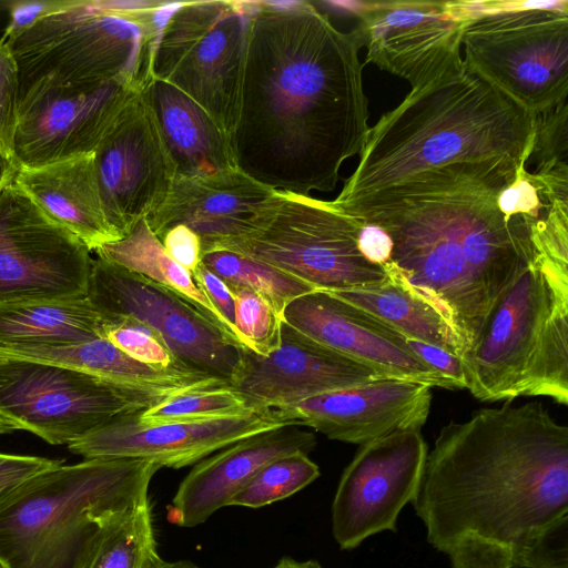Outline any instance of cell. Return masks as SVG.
<instances>
[{"mask_svg":"<svg viewBox=\"0 0 568 568\" xmlns=\"http://www.w3.org/2000/svg\"><path fill=\"white\" fill-rule=\"evenodd\" d=\"M20 79L6 40L0 38V154L13 159L19 120Z\"/></svg>","mask_w":568,"mask_h":568,"instance_id":"8d00e7d4","label":"cell"},{"mask_svg":"<svg viewBox=\"0 0 568 568\" xmlns=\"http://www.w3.org/2000/svg\"><path fill=\"white\" fill-rule=\"evenodd\" d=\"M359 50L312 1L273 11L262 0L231 135L237 169L275 191L335 190L371 128Z\"/></svg>","mask_w":568,"mask_h":568,"instance_id":"6da1fadb","label":"cell"},{"mask_svg":"<svg viewBox=\"0 0 568 568\" xmlns=\"http://www.w3.org/2000/svg\"><path fill=\"white\" fill-rule=\"evenodd\" d=\"M407 342L427 365L444 377L449 389L466 388L465 373L459 356L419 341L407 339Z\"/></svg>","mask_w":568,"mask_h":568,"instance_id":"b9f144b4","label":"cell"},{"mask_svg":"<svg viewBox=\"0 0 568 568\" xmlns=\"http://www.w3.org/2000/svg\"><path fill=\"white\" fill-rule=\"evenodd\" d=\"M481 402L546 396L568 404V267L539 253L500 295L460 356Z\"/></svg>","mask_w":568,"mask_h":568,"instance_id":"8992f818","label":"cell"},{"mask_svg":"<svg viewBox=\"0 0 568 568\" xmlns=\"http://www.w3.org/2000/svg\"><path fill=\"white\" fill-rule=\"evenodd\" d=\"M465 21L454 1H367L349 33L366 49V63L414 89L464 63Z\"/></svg>","mask_w":568,"mask_h":568,"instance_id":"2e32d148","label":"cell"},{"mask_svg":"<svg viewBox=\"0 0 568 568\" xmlns=\"http://www.w3.org/2000/svg\"><path fill=\"white\" fill-rule=\"evenodd\" d=\"M165 252L191 274L202 262L199 236L184 225H174L158 235Z\"/></svg>","mask_w":568,"mask_h":568,"instance_id":"ab89813d","label":"cell"},{"mask_svg":"<svg viewBox=\"0 0 568 568\" xmlns=\"http://www.w3.org/2000/svg\"><path fill=\"white\" fill-rule=\"evenodd\" d=\"M307 455L295 452L272 460L233 498L230 506L264 507L308 486L321 473Z\"/></svg>","mask_w":568,"mask_h":568,"instance_id":"d6a6232c","label":"cell"},{"mask_svg":"<svg viewBox=\"0 0 568 568\" xmlns=\"http://www.w3.org/2000/svg\"><path fill=\"white\" fill-rule=\"evenodd\" d=\"M158 568H200L189 560H179L173 562L164 561Z\"/></svg>","mask_w":568,"mask_h":568,"instance_id":"681fc988","label":"cell"},{"mask_svg":"<svg viewBox=\"0 0 568 568\" xmlns=\"http://www.w3.org/2000/svg\"><path fill=\"white\" fill-rule=\"evenodd\" d=\"M283 321L311 339L375 369L386 378L449 388L407 338L367 311L315 290L291 301Z\"/></svg>","mask_w":568,"mask_h":568,"instance_id":"ffe728a7","label":"cell"},{"mask_svg":"<svg viewBox=\"0 0 568 568\" xmlns=\"http://www.w3.org/2000/svg\"><path fill=\"white\" fill-rule=\"evenodd\" d=\"M156 7L122 12L112 0H60L53 10L3 38L20 84L119 82L141 90L151 78L152 52L162 31L154 22Z\"/></svg>","mask_w":568,"mask_h":568,"instance_id":"52a82bcc","label":"cell"},{"mask_svg":"<svg viewBox=\"0 0 568 568\" xmlns=\"http://www.w3.org/2000/svg\"><path fill=\"white\" fill-rule=\"evenodd\" d=\"M160 467L150 460L61 464L0 505V568H88L106 528L148 501Z\"/></svg>","mask_w":568,"mask_h":568,"instance_id":"5b68a950","label":"cell"},{"mask_svg":"<svg viewBox=\"0 0 568 568\" xmlns=\"http://www.w3.org/2000/svg\"><path fill=\"white\" fill-rule=\"evenodd\" d=\"M60 0H14L3 2L10 21L2 38L7 39L24 29L38 18L53 10Z\"/></svg>","mask_w":568,"mask_h":568,"instance_id":"7bdbcfd3","label":"cell"},{"mask_svg":"<svg viewBox=\"0 0 568 568\" xmlns=\"http://www.w3.org/2000/svg\"><path fill=\"white\" fill-rule=\"evenodd\" d=\"M0 356L71 367L154 395L161 394L169 384L166 372L132 358L104 337L75 343L1 346Z\"/></svg>","mask_w":568,"mask_h":568,"instance_id":"4316f807","label":"cell"},{"mask_svg":"<svg viewBox=\"0 0 568 568\" xmlns=\"http://www.w3.org/2000/svg\"><path fill=\"white\" fill-rule=\"evenodd\" d=\"M192 276L200 290L209 297L229 324L233 335L242 346L235 327V302L229 285L220 276L206 268L202 262L192 273Z\"/></svg>","mask_w":568,"mask_h":568,"instance_id":"60d3db41","label":"cell"},{"mask_svg":"<svg viewBox=\"0 0 568 568\" xmlns=\"http://www.w3.org/2000/svg\"><path fill=\"white\" fill-rule=\"evenodd\" d=\"M316 445L312 432L285 424L241 439L200 460L181 481L168 508V520L195 527L233 498L272 460L295 452L311 453Z\"/></svg>","mask_w":568,"mask_h":568,"instance_id":"7402d4cb","label":"cell"},{"mask_svg":"<svg viewBox=\"0 0 568 568\" xmlns=\"http://www.w3.org/2000/svg\"><path fill=\"white\" fill-rule=\"evenodd\" d=\"M250 412L252 409L230 383L209 378L139 412L138 418L144 425H155L220 419Z\"/></svg>","mask_w":568,"mask_h":568,"instance_id":"4dcf8cb0","label":"cell"},{"mask_svg":"<svg viewBox=\"0 0 568 568\" xmlns=\"http://www.w3.org/2000/svg\"><path fill=\"white\" fill-rule=\"evenodd\" d=\"M90 253L13 180L0 192V302L88 296Z\"/></svg>","mask_w":568,"mask_h":568,"instance_id":"7c38bea8","label":"cell"},{"mask_svg":"<svg viewBox=\"0 0 568 568\" xmlns=\"http://www.w3.org/2000/svg\"><path fill=\"white\" fill-rule=\"evenodd\" d=\"M138 413L118 416L95 427L69 443L68 449L84 459H143L160 468L178 469L199 463L241 439L285 425L272 409L220 419L155 425L142 424Z\"/></svg>","mask_w":568,"mask_h":568,"instance_id":"ac0fdd59","label":"cell"},{"mask_svg":"<svg viewBox=\"0 0 568 568\" xmlns=\"http://www.w3.org/2000/svg\"><path fill=\"white\" fill-rule=\"evenodd\" d=\"M535 115L465 63L410 90L369 128L339 206L430 169L497 159L528 163Z\"/></svg>","mask_w":568,"mask_h":568,"instance_id":"277c9868","label":"cell"},{"mask_svg":"<svg viewBox=\"0 0 568 568\" xmlns=\"http://www.w3.org/2000/svg\"><path fill=\"white\" fill-rule=\"evenodd\" d=\"M273 568H322L317 560H296L291 557L282 558Z\"/></svg>","mask_w":568,"mask_h":568,"instance_id":"bcb514c9","label":"cell"},{"mask_svg":"<svg viewBox=\"0 0 568 568\" xmlns=\"http://www.w3.org/2000/svg\"><path fill=\"white\" fill-rule=\"evenodd\" d=\"M357 244L363 256L374 264L383 266L390 258L393 250L392 239L388 233L378 225L363 223Z\"/></svg>","mask_w":568,"mask_h":568,"instance_id":"ee69618b","label":"cell"},{"mask_svg":"<svg viewBox=\"0 0 568 568\" xmlns=\"http://www.w3.org/2000/svg\"><path fill=\"white\" fill-rule=\"evenodd\" d=\"M427 455L417 429L361 445L341 476L332 504V532L342 550L397 530L399 513L417 493Z\"/></svg>","mask_w":568,"mask_h":568,"instance_id":"5bb4252c","label":"cell"},{"mask_svg":"<svg viewBox=\"0 0 568 568\" xmlns=\"http://www.w3.org/2000/svg\"><path fill=\"white\" fill-rule=\"evenodd\" d=\"M140 93L156 120L175 178L237 169L231 136L190 97L153 75Z\"/></svg>","mask_w":568,"mask_h":568,"instance_id":"d4e9b609","label":"cell"},{"mask_svg":"<svg viewBox=\"0 0 568 568\" xmlns=\"http://www.w3.org/2000/svg\"><path fill=\"white\" fill-rule=\"evenodd\" d=\"M93 154L105 216L122 239L163 203L175 178L156 120L140 92L128 101Z\"/></svg>","mask_w":568,"mask_h":568,"instance_id":"e0dca14e","label":"cell"},{"mask_svg":"<svg viewBox=\"0 0 568 568\" xmlns=\"http://www.w3.org/2000/svg\"><path fill=\"white\" fill-rule=\"evenodd\" d=\"M250 18L234 1H184L152 52L151 75L190 97L230 136L239 119Z\"/></svg>","mask_w":568,"mask_h":568,"instance_id":"30bf717a","label":"cell"},{"mask_svg":"<svg viewBox=\"0 0 568 568\" xmlns=\"http://www.w3.org/2000/svg\"><path fill=\"white\" fill-rule=\"evenodd\" d=\"M14 430H19L18 426L0 413V435L12 433Z\"/></svg>","mask_w":568,"mask_h":568,"instance_id":"c3c4849f","label":"cell"},{"mask_svg":"<svg viewBox=\"0 0 568 568\" xmlns=\"http://www.w3.org/2000/svg\"><path fill=\"white\" fill-rule=\"evenodd\" d=\"M430 388L422 383L383 378L272 410L282 423L363 445L395 432L420 430L430 409Z\"/></svg>","mask_w":568,"mask_h":568,"instance_id":"44dd1931","label":"cell"},{"mask_svg":"<svg viewBox=\"0 0 568 568\" xmlns=\"http://www.w3.org/2000/svg\"><path fill=\"white\" fill-rule=\"evenodd\" d=\"M567 101L535 115L532 150L529 156L537 164L534 173L548 174L567 168Z\"/></svg>","mask_w":568,"mask_h":568,"instance_id":"d590c367","label":"cell"},{"mask_svg":"<svg viewBox=\"0 0 568 568\" xmlns=\"http://www.w3.org/2000/svg\"><path fill=\"white\" fill-rule=\"evenodd\" d=\"M525 164L452 163L334 205L388 233L387 276L440 314L462 355L476 343L500 295L540 253L536 234L546 213L508 215L498 205L499 192Z\"/></svg>","mask_w":568,"mask_h":568,"instance_id":"7a4b0ae2","label":"cell"},{"mask_svg":"<svg viewBox=\"0 0 568 568\" xmlns=\"http://www.w3.org/2000/svg\"><path fill=\"white\" fill-rule=\"evenodd\" d=\"M362 226L363 222L338 211L332 202L275 191L243 234L213 250L261 261L315 290H368L384 284L388 276L384 266L361 253L357 240Z\"/></svg>","mask_w":568,"mask_h":568,"instance_id":"9c48e42d","label":"cell"},{"mask_svg":"<svg viewBox=\"0 0 568 568\" xmlns=\"http://www.w3.org/2000/svg\"><path fill=\"white\" fill-rule=\"evenodd\" d=\"M329 293L375 315L407 339L427 343L462 356L458 338L440 314L389 277L374 288Z\"/></svg>","mask_w":568,"mask_h":568,"instance_id":"f1b7e54d","label":"cell"},{"mask_svg":"<svg viewBox=\"0 0 568 568\" xmlns=\"http://www.w3.org/2000/svg\"><path fill=\"white\" fill-rule=\"evenodd\" d=\"M383 378L369 366L311 339L283 321L280 347L267 356L243 348L230 384L250 409L263 410Z\"/></svg>","mask_w":568,"mask_h":568,"instance_id":"d6986e66","label":"cell"},{"mask_svg":"<svg viewBox=\"0 0 568 568\" xmlns=\"http://www.w3.org/2000/svg\"><path fill=\"white\" fill-rule=\"evenodd\" d=\"M88 297L105 316L132 317L152 327L190 369L231 382L243 348L174 291L97 257Z\"/></svg>","mask_w":568,"mask_h":568,"instance_id":"4fadbf2b","label":"cell"},{"mask_svg":"<svg viewBox=\"0 0 568 568\" xmlns=\"http://www.w3.org/2000/svg\"><path fill=\"white\" fill-rule=\"evenodd\" d=\"M108 324L88 296L0 302V347L104 337Z\"/></svg>","mask_w":568,"mask_h":568,"instance_id":"484cf974","label":"cell"},{"mask_svg":"<svg viewBox=\"0 0 568 568\" xmlns=\"http://www.w3.org/2000/svg\"><path fill=\"white\" fill-rule=\"evenodd\" d=\"M106 317L104 338L132 358L180 375L209 377L185 366L152 327L132 317Z\"/></svg>","mask_w":568,"mask_h":568,"instance_id":"836d02e7","label":"cell"},{"mask_svg":"<svg viewBox=\"0 0 568 568\" xmlns=\"http://www.w3.org/2000/svg\"><path fill=\"white\" fill-rule=\"evenodd\" d=\"M202 264L229 286L258 293L281 315L291 301L315 291L312 285L274 266L226 250L215 248L203 253Z\"/></svg>","mask_w":568,"mask_h":568,"instance_id":"1f68e13d","label":"cell"},{"mask_svg":"<svg viewBox=\"0 0 568 568\" xmlns=\"http://www.w3.org/2000/svg\"><path fill=\"white\" fill-rule=\"evenodd\" d=\"M235 302V327L243 348L267 356L281 345L282 315L258 293L229 286Z\"/></svg>","mask_w":568,"mask_h":568,"instance_id":"e575fe53","label":"cell"},{"mask_svg":"<svg viewBox=\"0 0 568 568\" xmlns=\"http://www.w3.org/2000/svg\"><path fill=\"white\" fill-rule=\"evenodd\" d=\"M94 252L101 260L139 273L174 291L241 346L229 324L200 290L192 274L165 252L145 220L139 221L122 239L108 243Z\"/></svg>","mask_w":568,"mask_h":568,"instance_id":"83f0119b","label":"cell"},{"mask_svg":"<svg viewBox=\"0 0 568 568\" xmlns=\"http://www.w3.org/2000/svg\"><path fill=\"white\" fill-rule=\"evenodd\" d=\"M61 464L45 457L0 453V505L24 483Z\"/></svg>","mask_w":568,"mask_h":568,"instance_id":"f35d334b","label":"cell"},{"mask_svg":"<svg viewBox=\"0 0 568 568\" xmlns=\"http://www.w3.org/2000/svg\"><path fill=\"white\" fill-rule=\"evenodd\" d=\"M162 399L71 367L0 356V413L51 445Z\"/></svg>","mask_w":568,"mask_h":568,"instance_id":"8fae6325","label":"cell"},{"mask_svg":"<svg viewBox=\"0 0 568 568\" xmlns=\"http://www.w3.org/2000/svg\"><path fill=\"white\" fill-rule=\"evenodd\" d=\"M138 92L119 82L98 87L20 84L13 148L17 168L42 166L94 152Z\"/></svg>","mask_w":568,"mask_h":568,"instance_id":"9a60e30c","label":"cell"},{"mask_svg":"<svg viewBox=\"0 0 568 568\" xmlns=\"http://www.w3.org/2000/svg\"><path fill=\"white\" fill-rule=\"evenodd\" d=\"M410 504L450 568H518L530 539L568 515V427L538 402L449 422Z\"/></svg>","mask_w":568,"mask_h":568,"instance_id":"3957f363","label":"cell"},{"mask_svg":"<svg viewBox=\"0 0 568 568\" xmlns=\"http://www.w3.org/2000/svg\"><path fill=\"white\" fill-rule=\"evenodd\" d=\"M274 192L239 169L174 178L163 203L145 221L156 236L174 225L189 227L199 236L203 254L243 234Z\"/></svg>","mask_w":568,"mask_h":568,"instance_id":"603a6c76","label":"cell"},{"mask_svg":"<svg viewBox=\"0 0 568 568\" xmlns=\"http://www.w3.org/2000/svg\"><path fill=\"white\" fill-rule=\"evenodd\" d=\"M465 65L537 115L567 101L568 1H488L462 27Z\"/></svg>","mask_w":568,"mask_h":568,"instance_id":"ba28073f","label":"cell"},{"mask_svg":"<svg viewBox=\"0 0 568 568\" xmlns=\"http://www.w3.org/2000/svg\"><path fill=\"white\" fill-rule=\"evenodd\" d=\"M13 181L91 252L121 237L104 213L94 154L36 168H18Z\"/></svg>","mask_w":568,"mask_h":568,"instance_id":"cb8c5ba5","label":"cell"},{"mask_svg":"<svg viewBox=\"0 0 568 568\" xmlns=\"http://www.w3.org/2000/svg\"><path fill=\"white\" fill-rule=\"evenodd\" d=\"M518 568H568V515L547 525L530 539Z\"/></svg>","mask_w":568,"mask_h":568,"instance_id":"74e56055","label":"cell"},{"mask_svg":"<svg viewBox=\"0 0 568 568\" xmlns=\"http://www.w3.org/2000/svg\"><path fill=\"white\" fill-rule=\"evenodd\" d=\"M302 3V0H263L264 7L273 11H288Z\"/></svg>","mask_w":568,"mask_h":568,"instance_id":"7dc6e473","label":"cell"},{"mask_svg":"<svg viewBox=\"0 0 568 568\" xmlns=\"http://www.w3.org/2000/svg\"><path fill=\"white\" fill-rule=\"evenodd\" d=\"M162 562L148 500L126 510L106 528L88 568H158Z\"/></svg>","mask_w":568,"mask_h":568,"instance_id":"f546056e","label":"cell"},{"mask_svg":"<svg viewBox=\"0 0 568 568\" xmlns=\"http://www.w3.org/2000/svg\"><path fill=\"white\" fill-rule=\"evenodd\" d=\"M17 169L13 159L0 154V192L13 180Z\"/></svg>","mask_w":568,"mask_h":568,"instance_id":"f6af8a7d","label":"cell"}]
</instances>
